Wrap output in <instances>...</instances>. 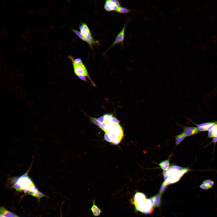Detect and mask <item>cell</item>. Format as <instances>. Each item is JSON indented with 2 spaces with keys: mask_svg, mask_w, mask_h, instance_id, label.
Instances as JSON below:
<instances>
[{
  "mask_svg": "<svg viewBox=\"0 0 217 217\" xmlns=\"http://www.w3.org/2000/svg\"><path fill=\"white\" fill-rule=\"evenodd\" d=\"M112 109L115 113H125L131 115L135 121L139 128L143 130L144 128L136 117L128 100L124 94L118 96L108 92Z\"/></svg>",
  "mask_w": 217,
  "mask_h": 217,
  "instance_id": "1",
  "label": "cell"
},
{
  "mask_svg": "<svg viewBox=\"0 0 217 217\" xmlns=\"http://www.w3.org/2000/svg\"><path fill=\"white\" fill-rule=\"evenodd\" d=\"M181 5L178 1L175 0H161L158 1L156 12L159 16L165 17L174 16L180 10Z\"/></svg>",
  "mask_w": 217,
  "mask_h": 217,
  "instance_id": "2",
  "label": "cell"
},
{
  "mask_svg": "<svg viewBox=\"0 0 217 217\" xmlns=\"http://www.w3.org/2000/svg\"><path fill=\"white\" fill-rule=\"evenodd\" d=\"M190 37V34H189L183 44L175 55L170 64L163 72L161 75L173 68L180 64H181L183 68H185V63L187 56V46Z\"/></svg>",
  "mask_w": 217,
  "mask_h": 217,
  "instance_id": "3",
  "label": "cell"
},
{
  "mask_svg": "<svg viewBox=\"0 0 217 217\" xmlns=\"http://www.w3.org/2000/svg\"><path fill=\"white\" fill-rule=\"evenodd\" d=\"M119 43L121 49L128 55L136 49L132 39L127 34L122 33L119 39Z\"/></svg>",
  "mask_w": 217,
  "mask_h": 217,
  "instance_id": "4",
  "label": "cell"
},
{
  "mask_svg": "<svg viewBox=\"0 0 217 217\" xmlns=\"http://www.w3.org/2000/svg\"><path fill=\"white\" fill-rule=\"evenodd\" d=\"M199 16L191 11L181 10L178 11L173 17L180 20H189L197 17Z\"/></svg>",
  "mask_w": 217,
  "mask_h": 217,
  "instance_id": "5",
  "label": "cell"
},
{
  "mask_svg": "<svg viewBox=\"0 0 217 217\" xmlns=\"http://www.w3.org/2000/svg\"><path fill=\"white\" fill-rule=\"evenodd\" d=\"M109 47L121 59L130 63V58L127 54L125 53L121 49L117 46L111 44H109Z\"/></svg>",
  "mask_w": 217,
  "mask_h": 217,
  "instance_id": "6",
  "label": "cell"
},
{
  "mask_svg": "<svg viewBox=\"0 0 217 217\" xmlns=\"http://www.w3.org/2000/svg\"><path fill=\"white\" fill-rule=\"evenodd\" d=\"M172 186L166 182L162 183L159 188V193L156 197L157 198L162 199L164 196L168 193Z\"/></svg>",
  "mask_w": 217,
  "mask_h": 217,
  "instance_id": "7",
  "label": "cell"
},
{
  "mask_svg": "<svg viewBox=\"0 0 217 217\" xmlns=\"http://www.w3.org/2000/svg\"><path fill=\"white\" fill-rule=\"evenodd\" d=\"M135 177V178L137 182L141 186L146 189L149 190L150 187V184H149L146 178L145 177L139 176L137 175L133 174Z\"/></svg>",
  "mask_w": 217,
  "mask_h": 217,
  "instance_id": "8",
  "label": "cell"
},
{
  "mask_svg": "<svg viewBox=\"0 0 217 217\" xmlns=\"http://www.w3.org/2000/svg\"><path fill=\"white\" fill-rule=\"evenodd\" d=\"M156 208L160 212L164 214H168L169 212L165 207L161 199L157 198L156 203Z\"/></svg>",
  "mask_w": 217,
  "mask_h": 217,
  "instance_id": "9",
  "label": "cell"
},
{
  "mask_svg": "<svg viewBox=\"0 0 217 217\" xmlns=\"http://www.w3.org/2000/svg\"><path fill=\"white\" fill-rule=\"evenodd\" d=\"M162 183L160 182L157 181L155 184L150 187L149 190L152 194L156 197L159 193V188Z\"/></svg>",
  "mask_w": 217,
  "mask_h": 217,
  "instance_id": "10",
  "label": "cell"
},
{
  "mask_svg": "<svg viewBox=\"0 0 217 217\" xmlns=\"http://www.w3.org/2000/svg\"><path fill=\"white\" fill-rule=\"evenodd\" d=\"M166 182L169 183L172 186H179L178 182L174 176L172 175L168 176Z\"/></svg>",
  "mask_w": 217,
  "mask_h": 217,
  "instance_id": "11",
  "label": "cell"
},
{
  "mask_svg": "<svg viewBox=\"0 0 217 217\" xmlns=\"http://www.w3.org/2000/svg\"><path fill=\"white\" fill-rule=\"evenodd\" d=\"M156 171L149 176L147 178V181L150 185H153L156 182Z\"/></svg>",
  "mask_w": 217,
  "mask_h": 217,
  "instance_id": "12",
  "label": "cell"
},
{
  "mask_svg": "<svg viewBox=\"0 0 217 217\" xmlns=\"http://www.w3.org/2000/svg\"><path fill=\"white\" fill-rule=\"evenodd\" d=\"M167 171L164 170H160L156 171V180L157 181L160 182L162 181L164 176Z\"/></svg>",
  "mask_w": 217,
  "mask_h": 217,
  "instance_id": "13",
  "label": "cell"
},
{
  "mask_svg": "<svg viewBox=\"0 0 217 217\" xmlns=\"http://www.w3.org/2000/svg\"><path fill=\"white\" fill-rule=\"evenodd\" d=\"M117 115L122 120L129 122H132L129 118L128 115L125 113H116Z\"/></svg>",
  "mask_w": 217,
  "mask_h": 217,
  "instance_id": "14",
  "label": "cell"
}]
</instances>
